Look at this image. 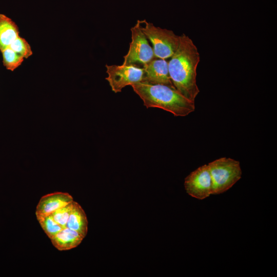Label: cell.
<instances>
[{
    "instance_id": "obj_13",
    "label": "cell",
    "mask_w": 277,
    "mask_h": 277,
    "mask_svg": "<svg viewBox=\"0 0 277 277\" xmlns=\"http://www.w3.org/2000/svg\"><path fill=\"white\" fill-rule=\"evenodd\" d=\"M2 53L3 64L8 70L13 71L19 66L24 61V58L22 56L9 47L4 50Z\"/></svg>"
},
{
    "instance_id": "obj_6",
    "label": "cell",
    "mask_w": 277,
    "mask_h": 277,
    "mask_svg": "<svg viewBox=\"0 0 277 277\" xmlns=\"http://www.w3.org/2000/svg\"><path fill=\"white\" fill-rule=\"evenodd\" d=\"M108 82L111 90L114 93L122 91L128 85L142 82L144 75L143 68L135 66L105 65Z\"/></svg>"
},
{
    "instance_id": "obj_10",
    "label": "cell",
    "mask_w": 277,
    "mask_h": 277,
    "mask_svg": "<svg viewBox=\"0 0 277 277\" xmlns=\"http://www.w3.org/2000/svg\"><path fill=\"white\" fill-rule=\"evenodd\" d=\"M84 238L76 231L64 228L51 239L53 245L60 251L69 250L81 244Z\"/></svg>"
},
{
    "instance_id": "obj_15",
    "label": "cell",
    "mask_w": 277,
    "mask_h": 277,
    "mask_svg": "<svg viewBox=\"0 0 277 277\" xmlns=\"http://www.w3.org/2000/svg\"><path fill=\"white\" fill-rule=\"evenodd\" d=\"M73 202L74 201L50 214L54 221L63 228H65V225L73 208Z\"/></svg>"
},
{
    "instance_id": "obj_14",
    "label": "cell",
    "mask_w": 277,
    "mask_h": 277,
    "mask_svg": "<svg viewBox=\"0 0 277 277\" xmlns=\"http://www.w3.org/2000/svg\"><path fill=\"white\" fill-rule=\"evenodd\" d=\"M37 219L41 227L50 239L64 228L56 223L50 215L37 217Z\"/></svg>"
},
{
    "instance_id": "obj_8",
    "label": "cell",
    "mask_w": 277,
    "mask_h": 277,
    "mask_svg": "<svg viewBox=\"0 0 277 277\" xmlns=\"http://www.w3.org/2000/svg\"><path fill=\"white\" fill-rule=\"evenodd\" d=\"M143 68L144 75L142 82L174 87L169 75L168 62L166 60L155 57Z\"/></svg>"
},
{
    "instance_id": "obj_12",
    "label": "cell",
    "mask_w": 277,
    "mask_h": 277,
    "mask_svg": "<svg viewBox=\"0 0 277 277\" xmlns=\"http://www.w3.org/2000/svg\"><path fill=\"white\" fill-rule=\"evenodd\" d=\"M88 223L84 210L79 204L74 201L65 227L76 231L84 238L88 232Z\"/></svg>"
},
{
    "instance_id": "obj_5",
    "label": "cell",
    "mask_w": 277,
    "mask_h": 277,
    "mask_svg": "<svg viewBox=\"0 0 277 277\" xmlns=\"http://www.w3.org/2000/svg\"><path fill=\"white\" fill-rule=\"evenodd\" d=\"M131 42L128 53L124 56V66H135L143 68L155 57L152 47L141 30L140 20L131 28Z\"/></svg>"
},
{
    "instance_id": "obj_2",
    "label": "cell",
    "mask_w": 277,
    "mask_h": 277,
    "mask_svg": "<svg viewBox=\"0 0 277 277\" xmlns=\"http://www.w3.org/2000/svg\"><path fill=\"white\" fill-rule=\"evenodd\" d=\"M131 86L147 108H159L176 116H186L195 110L194 102L185 97L174 87L144 82Z\"/></svg>"
},
{
    "instance_id": "obj_4",
    "label": "cell",
    "mask_w": 277,
    "mask_h": 277,
    "mask_svg": "<svg viewBox=\"0 0 277 277\" xmlns=\"http://www.w3.org/2000/svg\"><path fill=\"white\" fill-rule=\"evenodd\" d=\"M140 22L142 31L152 44L155 57L165 60L171 57L179 47L180 35L172 30L155 26L146 19Z\"/></svg>"
},
{
    "instance_id": "obj_16",
    "label": "cell",
    "mask_w": 277,
    "mask_h": 277,
    "mask_svg": "<svg viewBox=\"0 0 277 277\" xmlns=\"http://www.w3.org/2000/svg\"><path fill=\"white\" fill-rule=\"evenodd\" d=\"M14 51L27 58L32 54L31 46L27 41L19 36L9 47Z\"/></svg>"
},
{
    "instance_id": "obj_9",
    "label": "cell",
    "mask_w": 277,
    "mask_h": 277,
    "mask_svg": "<svg viewBox=\"0 0 277 277\" xmlns=\"http://www.w3.org/2000/svg\"><path fill=\"white\" fill-rule=\"evenodd\" d=\"M73 201V197L68 193L57 192L45 195L41 198L36 206V217L49 215Z\"/></svg>"
},
{
    "instance_id": "obj_1",
    "label": "cell",
    "mask_w": 277,
    "mask_h": 277,
    "mask_svg": "<svg viewBox=\"0 0 277 277\" xmlns=\"http://www.w3.org/2000/svg\"><path fill=\"white\" fill-rule=\"evenodd\" d=\"M168 62L170 79L175 88L194 102L200 90L196 84V69L200 61L197 48L187 35H180L179 47Z\"/></svg>"
},
{
    "instance_id": "obj_3",
    "label": "cell",
    "mask_w": 277,
    "mask_h": 277,
    "mask_svg": "<svg viewBox=\"0 0 277 277\" xmlns=\"http://www.w3.org/2000/svg\"><path fill=\"white\" fill-rule=\"evenodd\" d=\"M211 180V194L223 193L229 189L242 176L240 162L234 159L221 157L208 164Z\"/></svg>"
},
{
    "instance_id": "obj_11",
    "label": "cell",
    "mask_w": 277,
    "mask_h": 277,
    "mask_svg": "<svg viewBox=\"0 0 277 277\" xmlns=\"http://www.w3.org/2000/svg\"><path fill=\"white\" fill-rule=\"evenodd\" d=\"M18 36L16 24L5 15L0 14V51L9 47Z\"/></svg>"
},
{
    "instance_id": "obj_7",
    "label": "cell",
    "mask_w": 277,
    "mask_h": 277,
    "mask_svg": "<svg viewBox=\"0 0 277 277\" xmlns=\"http://www.w3.org/2000/svg\"><path fill=\"white\" fill-rule=\"evenodd\" d=\"M187 193L199 200L211 194L212 180L208 165H204L191 172L185 179Z\"/></svg>"
}]
</instances>
